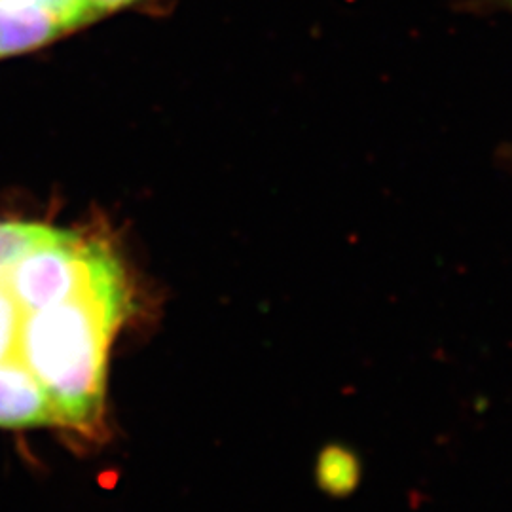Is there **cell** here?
Here are the masks:
<instances>
[{"label": "cell", "mask_w": 512, "mask_h": 512, "mask_svg": "<svg viewBox=\"0 0 512 512\" xmlns=\"http://www.w3.org/2000/svg\"><path fill=\"white\" fill-rule=\"evenodd\" d=\"M143 0H0V59L27 54Z\"/></svg>", "instance_id": "cell-2"}, {"label": "cell", "mask_w": 512, "mask_h": 512, "mask_svg": "<svg viewBox=\"0 0 512 512\" xmlns=\"http://www.w3.org/2000/svg\"><path fill=\"white\" fill-rule=\"evenodd\" d=\"M459 8L463 12H475V14H494L505 12L512 16V0H461Z\"/></svg>", "instance_id": "cell-3"}, {"label": "cell", "mask_w": 512, "mask_h": 512, "mask_svg": "<svg viewBox=\"0 0 512 512\" xmlns=\"http://www.w3.org/2000/svg\"><path fill=\"white\" fill-rule=\"evenodd\" d=\"M129 311L128 272L105 239L0 220V427L99 433Z\"/></svg>", "instance_id": "cell-1"}]
</instances>
